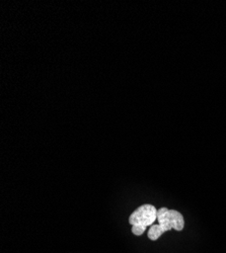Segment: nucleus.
I'll use <instances>...</instances> for the list:
<instances>
[{"mask_svg":"<svg viewBox=\"0 0 226 253\" xmlns=\"http://www.w3.org/2000/svg\"><path fill=\"white\" fill-rule=\"evenodd\" d=\"M157 222L158 224H153L147 232V237L151 241H156L168 231L173 229L181 231L184 227V219L182 215L176 210H170L164 207L157 210Z\"/></svg>","mask_w":226,"mask_h":253,"instance_id":"nucleus-1","label":"nucleus"},{"mask_svg":"<svg viewBox=\"0 0 226 253\" xmlns=\"http://www.w3.org/2000/svg\"><path fill=\"white\" fill-rule=\"evenodd\" d=\"M157 220V210L154 206L145 204L137 208L129 217V224L132 225V233L141 236Z\"/></svg>","mask_w":226,"mask_h":253,"instance_id":"nucleus-2","label":"nucleus"}]
</instances>
